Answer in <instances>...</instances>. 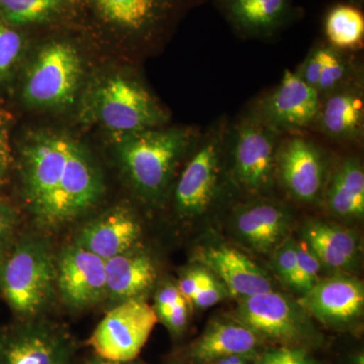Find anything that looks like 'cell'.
Returning <instances> with one entry per match:
<instances>
[{
    "mask_svg": "<svg viewBox=\"0 0 364 364\" xmlns=\"http://www.w3.org/2000/svg\"><path fill=\"white\" fill-rule=\"evenodd\" d=\"M21 196L36 229L44 234L65 229L100 203L104 179L78 143L43 135L21 153Z\"/></svg>",
    "mask_w": 364,
    "mask_h": 364,
    "instance_id": "obj_1",
    "label": "cell"
},
{
    "mask_svg": "<svg viewBox=\"0 0 364 364\" xmlns=\"http://www.w3.org/2000/svg\"><path fill=\"white\" fill-rule=\"evenodd\" d=\"M57 253L42 232L21 229L0 253V299L16 320L47 317L57 294Z\"/></svg>",
    "mask_w": 364,
    "mask_h": 364,
    "instance_id": "obj_2",
    "label": "cell"
},
{
    "mask_svg": "<svg viewBox=\"0 0 364 364\" xmlns=\"http://www.w3.org/2000/svg\"><path fill=\"white\" fill-rule=\"evenodd\" d=\"M193 138L189 130L155 128L122 138L119 159L124 173L140 196L147 200L162 196Z\"/></svg>",
    "mask_w": 364,
    "mask_h": 364,
    "instance_id": "obj_3",
    "label": "cell"
},
{
    "mask_svg": "<svg viewBox=\"0 0 364 364\" xmlns=\"http://www.w3.org/2000/svg\"><path fill=\"white\" fill-rule=\"evenodd\" d=\"M78 350L68 327L48 316L0 326V364H77Z\"/></svg>",
    "mask_w": 364,
    "mask_h": 364,
    "instance_id": "obj_4",
    "label": "cell"
},
{
    "mask_svg": "<svg viewBox=\"0 0 364 364\" xmlns=\"http://www.w3.org/2000/svg\"><path fill=\"white\" fill-rule=\"evenodd\" d=\"M158 321L154 308L144 299L122 301L105 314L85 345L100 358L136 360Z\"/></svg>",
    "mask_w": 364,
    "mask_h": 364,
    "instance_id": "obj_5",
    "label": "cell"
},
{
    "mask_svg": "<svg viewBox=\"0 0 364 364\" xmlns=\"http://www.w3.org/2000/svg\"><path fill=\"white\" fill-rule=\"evenodd\" d=\"M279 134L257 117H246L235 127L231 138L233 176L239 188L260 193L270 188L277 174Z\"/></svg>",
    "mask_w": 364,
    "mask_h": 364,
    "instance_id": "obj_6",
    "label": "cell"
},
{
    "mask_svg": "<svg viewBox=\"0 0 364 364\" xmlns=\"http://www.w3.org/2000/svg\"><path fill=\"white\" fill-rule=\"evenodd\" d=\"M97 105L102 124L123 136L156 128L165 119L150 93L126 78L107 81L98 93Z\"/></svg>",
    "mask_w": 364,
    "mask_h": 364,
    "instance_id": "obj_7",
    "label": "cell"
},
{
    "mask_svg": "<svg viewBox=\"0 0 364 364\" xmlns=\"http://www.w3.org/2000/svg\"><path fill=\"white\" fill-rule=\"evenodd\" d=\"M57 294L73 312L100 305L107 299L105 261L71 243L57 253Z\"/></svg>",
    "mask_w": 364,
    "mask_h": 364,
    "instance_id": "obj_8",
    "label": "cell"
},
{
    "mask_svg": "<svg viewBox=\"0 0 364 364\" xmlns=\"http://www.w3.org/2000/svg\"><path fill=\"white\" fill-rule=\"evenodd\" d=\"M81 76V62L73 47L53 44L41 51L26 78V100L37 107H54L68 102Z\"/></svg>",
    "mask_w": 364,
    "mask_h": 364,
    "instance_id": "obj_9",
    "label": "cell"
},
{
    "mask_svg": "<svg viewBox=\"0 0 364 364\" xmlns=\"http://www.w3.org/2000/svg\"><path fill=\"white\" fill-rule=\"evenodd\" d=\"M320 105L318 91L306 85L296 71L287 69L256 114L277 133L298 132L314 126Z\"/></svg>",
    "mask_w": 364,
    "mask_h": 364,
    "instance_id": "obj_10",
    "label": "cell"
},
{
    "mask_svg": "<svg viewBox=\"0 0 364 364\" xmlns=\"http://www.w3.org/2000/svg\"><path fill=\"white\" fill-rule=\"evenodd\" d=\"M225 136L223 130L213 132L182 172L176 189V205L181 215L203 214L214 200Z\"/></svg>",
    "mask_w": 364,
    "mask_h": 364,
    "instance_id": "obj_11",
    "label": "cell"
},
{
    "mask_svg": "<svg viewBox=\"0 0 364 364\" xmlns=\"http://www.w3.org/2000/svg\"><path fill=\"white\" fill-rule=\"evenodd\" d=\"M237 318L256 335L279 341H296L306 329L305 313L299 304L273 291L241 299Z\"/></svg>",
    "mask_w": 364,
    "mask_h": 364,
    "instance_id": "obj_12",
    "label": "cell"
},
{
    "mask_svg": "<svg viewBox=\"0 0 364 364\" xmlns=\"http://www.w3.org/2000/svg\"><path fill=\"white\" fill-rule=\"evenodd\" d=\"M277 173L294 198L301 202H315L325 186L324 155L309 139L291 136L279 144Z\"/></svg>",
    "mask_w": 364,
    "mask_h": 364,
    "instance_id": "obj_13",
    "label": "cell"
},
{
    "mask_svg": "<svg viewBox=\"0 0 364 364\" xmlns=\"http://www.w3.org/2000/svg\"><path fill=\"white\" fill-rule=\"evenodd\" d=\"M314 126L340 143L358 142L364 132V91L359 76L321 98Z\"/></svg>",
    "mask_w": 364,
    "mask_h": 364,
    "instance_id": "obj_14",
    "label": "cell"
},
{
    "mask_svg": "<svg viewBox=\"0 0 364 364\" xmlns=\"http://www.w3.org/2000/svg\"><path fill=\"white\" fill-rule=\"evenodd\" d=\"M141 233L140 223L133 213L117 207L85 223L72 243L107 261L138 245Z\"/></svg>",
    "mask_w": 364,
    "mask_h": 364,
    "instance_id": "obj_15",
    "label": "cell"
},
{
    "mask_svg": "<svg viewBox=\"0 0 364 364\" xmlns=\"http://www.w3.org/2000/svg\"><path fill=\"white\" fill-rule=\"evenodd\" d=\"M298 304L304 311L323 322H350L363 314V284L358 279L347 277L318 279Z\"/></svg>",
    "mask_w": 364,
    "mask_h": 364,
    "instance_id": "obj_16",
    "label": "cell"
},
{
    "mask_svg": "<svg viewBox=\"0 0 364 364\" xmlns=\"http://www.w3.org/2000/svg\"><path fill=\"white\" fill-rule=\"evenodd\" d=\"M195 260L220 277L228 291L239 299L272 291L267 273L255 262L229 246H208L196 252Z\"/></svg>",
    "mask_w": 364,
    "mask_h": 364,
    "instance_id": "obj_17",
    "label": "cell"
},
{
    "mask_svg": "<svg viewBox=\"0 0 364 364\" xmlns=\"http://www.w3.org/2000/svg\"><path fill=\"white\" fill-rule=\"evenodd\" d=\"M107 299L117 304L143 299L157 279V269L149 254L135 247L105 261Z\"/></svg>",
    "mask_w": 364,
    "mask_h": 364,
    "instance_id": "obj_18",
    "label": "cell"
},
{
    "mask_svg": "<svg viewBox=\"0 0 364 364\" xmlns=\"http://www.w3.org/2000/svg\"><path fill=\"white\" fill-rule=\"evenodd\" d=\"M229 23L248 37H269L294 14V0H217Z\"/></svg>",
    "mask_w": 364,
    "mask_h": 364,
    "instance_id": "obj_19",
    "label": "cell"
},
{
    "mask_svg": "<svg viewBox=\"0 0 364 364\" xmlns=\"http://www.w3.org/2000/svg\"><path fill=\"white\" fill-rule=\"evenodd\" d=\"M287 210L277 203L261 200L239 210L236 227L242 238L260 252H267L282 240L287 228Z\"/></svg>",
    "mask_w": 364,
    "mask_h": 364,
    "instance_id": "obj_20",
    "label": "cell"
},
{
    "mask_svg": "<svg viewBox=\"0 0 364 364\" xmlns=\"http://www.w3.org/2000/svg\"><path fill=\"white\" fill-rule=\"evenodd\" d=\"M257 335L237 323L215 322L191 346L189 356L205 363L229 358L247 355L257 345Z\"/></svg>",
    "mask_w": 364,
    "mask_h": 364,
    "instance_id": "obj_21",
    "label": "cell"
},
{
    "mask_svg": "<svg viewBox=\"0 0 364 364\" xmlns=\"http://www.w3.org/2000/svg\"><path fill=\"white\" fill-rule=\"evenodd\" d=\"M326 202L331 212L340 217H363L364 170L358 158L343 160L333 173L326 191Z\"/></svg>",
    "mask_w": 364,
    "mask_h": 364,
    "instance_id": "obj_22",
    "label": "cell"
},
{
    "mask_svg": "<svg viewBox=\"0 0 364 364\" xmlns=\"http://www.w3.org/2000/svg\"><path fill=\"white\" fill-rule=\"evenodd\" d=\"M309 248L326 267H350L358 255L355 237L346 230L324 222H313L305 230Z\"/></svg>",
    "mask_w": 364,
    "mask_h": 364,
    "instance_id": "obj_23",
    "label": "cell"
},
{
    "mask_svg": "<svg viewBox=\"0 0 364 364\" xmlns=\"http://www.w3.org/2000/svg\"><path fill=\"white\" fill-rule=\"evenodd\" d=\"M328 42L339 51L360 49L364 42V16L353 4H337L330 9L325 20Z\"/></svg>",
    "mask_w": 364,
    "mask_h": 364,
    "instance_id": "obj_24",
    "label": "cell"
},
{
    "mask_svg": "<svg viewBox=\"0 0 364 364\" xmlns=\"http://www.w3.org/2000/svg\"><path fill=\"white\" fill-rule=\"evenodd\" d=\"M355 76L352 62L344 56V53L330 45H324V62L317 86L320 97L337 90Z\"/></svg>",
    "mask_w": 364,
    "mask_h": 364,
    "instance_id": "obj_25",
    "label": "cell"
},
{
    "mask_svg": "<svg viewBox=\"0 0 364 364\" xmlns=\"http://www.w3.org/2000/svg\"><path fill=\"white\" fill-rule=\"evenodd\" d=\"M62 0H0V14L13 23L42 21L61 6Z\"/></svg>",
    "mask_w": 364,
    "mask_h": 364,
    "instance_id": "obj_26",
    "label": "cell"
},
{
    "mask_svg": "<svg viewBox=\"0 0 364 364\" xmlns=\"http://www.w3.org/2000/svg\"><path fill=\"white\" fill-rule=\"evenodd\" d=\"M296 253L298 260L291 287L304 294L310 291L318 282L322 263L306 244H296Z\"/></svg>",
    "mask_w": 364,
    "mask_h": 364,
    "instance_id": "obj_27",
    "label": "cell"
},
{
    "mask_svg": "<svg viewBox=\"0 0 364 364\" xmlns=\"http://www.w3.org/2000/svg\"><path fill=\"white\" fill-rule=\"evenodd\" d=\"M23 39L11 26L0 23V80L9 75L20 58Z\"/></svg>",
    "mask_w": 364,
    "mask_h": 364,
    "instance_id": "obj_28",
    "label": "cell"
},
{
    "mask_svg": "<svg viewBox=\"0 0 364 364\" xmlns=\"http://www.w3.org/2000/svg\"><path fill=\"white\" fill-rule=\"evenodd\" d=\"M23 229V217L18 208L0 198V253Z\"/></svg>",
    "mask_w": 364,
    "mask_h": 364,
    "instance_id": "obj_29",
    "label": "cell"
},
{
    "mask_svg": "<svg viewBox=\"0 0 364 364\" xmlns=\"http://www.w3.org/2000/svg\"><path fill=\"white\" fill-rule=\"evenodd\" d=\"M296 260H298L296 243L293 240L284 241L274 254L273 262H274L275 270L280 279L289 287H293Z\"/></svg>",
    "mask_w": 364,
    "mask_h": 364,
    "instance_id": "obj_30",
    "label": "cell"
},
{
    "mask_svg": "<svg viewBox=\"0 0 364 364\" xmlns=\"http://www.w3.org/2000/svg\"><path fill=\"white\" fill-rule=\"evenodd\" d=\"M323 62H324V45H318L311 50L304 63L296 70V73L301 76L306 85L312 86L316 90L320 81Z\"/></svg>",
    "mask_w": 364,
    "mask_h": 364,
    "instance_id": "obj_31",
    "label": "cell"
},
{
    "mask_svg": "<svg viewBox=\"0 0 364 364\" xmlns=\"http://www.w3.org/2000/svg\"><path fill=\"white\" fill-rule=\"evenodd\" d=\"M182 299H186L182 296L176 284H163L155 294V306H153L156 312L158 320H164L171 312L173 306Z\"/></svg>",
    "mask_w": 364,
    "mask_h": 364,
    "instance_id": "obj_32",
    "label": "cell"
},
{
    "mask_svg": "<svg viewBox=\"0 0 364 364\" xmlns=\"http://www.w3.org/2000/svg\"><path fill=\"white\" fill-rule=\"evenodd\" d=\"M213 275L203 269H193L184 273L177 282V287L184 299L191 301L196 294L212 279Z\"/></svg>",
    "mask_w": 364,
    "mask_h": 364,
    "instance_id": "obj_33",
    "label": "cell"
},
{
    "mask_svg": "<svg viewBox=\"0 0 364 364\" xmlns=\"http://www.w3.org/2000/svg\"><path fill=\"white\" fill-rule=\"evenodd\" d=\"M13 166L11 142H9V128L4 119L0 117V191L6 186L11 176Z\"/></svg>",
    "mask_w": 364,
    "mask_h": 364,
    "instance_id": "obj_34",
    "label": "cell"
},
{
    "mask_svg": "<svg viewBox=\"0 0 364 364\" xmlns=\"http://www.w3.org/2000/svg\"><path fill=\"white\" fill-rule=\"evenodd\" d=\"M223 296H224V291H223L221 284L213 277L196 294V296L191 299V303L195 304L198 308H210V306L219 303L223 299Z\"/></svg>",
    "mask_w": 364,
    "mask_h": 364,
    "instance_id": "obj_35",
    "label": "cell"
},
{
    "mask_svg": "<svg viewBox=\"0 0 364 364\" xmlns=\"http://www.w3.org/2000/svg\"><path fill=\"white\" fill-rule=\"evenodd\" d=\"M188 301L182 299L172 309L171 312L161 322L173 335L181 334L188 325Z\"/></svg>",
    "mask_w": 364,
    "mask_h": 364,
    "instance_id": "obj_36",
    "label": "cell"
},
{
    "mask_svg": "<svg viewBox=\"0 0 364 364\" xmlns=\"http://www.w3.org/2000/svg\"><path fill=\"white\" fill-rule=\"evenodd\" d=\"M284 364H311L305 352L296 349H282Z\"/></svg>",
    "mask_w": 364,
    "mask_h": 364,
    "instance_id": "obj_37",
    "label": "cell"
},
{
    "mask_svg": "<svg viewBox=\"0 0 364 364\" xmlns=\"http://www.w3.org/2000/svg\"><path fill=\"white\" fill-rule=\"evenodd\" d=\"M77 364H140L138 361H127V363H124V361H116L111 360V359H107L104 358H100V356L97 355V354L92 353L90 354V356L83 359V360L77 361Z\"/></svg>",
    "mask_w": 364,
    "mask_h": 364,
    "instance_id": "obj_38",
    "label": "cell"
},
{
    "mask_svg": "<svg viewBox=\"0 0 364 364\" xmlns=\"http://www.w3.org/2000/svg\"><path fill=\"white\" fill-rule=\"evenodd\" d=\"M259 364H284L282 351L277 350L267 353Z\"/></svg>",
    "mask_w": 364,
    "mask_h": 364,
    "instance_id": "obj_39",
    "label": "cell"
},
{
    "mask_svg": "<svg viewBox=\"0 0 364 364\" xmlns=\"http://www.w3.org/2000/svg\"><path fill=\"white\" fill-rule=\"evenodd\" d=\"M217 364H244L242 356L233 355L220 359Z\"/></svg>",
    "mask_w": 364,
    "mask_h": 364,
    "instance_id": "obj_40",
    "label": "cell"
},
{
    "mask_svg": "<svg viewBox=\"0 0 364 364\" xmlns=\"http://www.w3.org/2000/svg\"><path fill=\"white\" fill-rule=\"evenodd\" d=\"M170 364H181V363H170Z\"/></svg>",
    "mask_w": 364,
    "mask_h": 364,
    "instance_id": "obj_41",
    "label": "cell"
},
{
    "mask_svg": "<svg viewBox=\"0 0 364 364\" xmlns=\"http://www.w3.org/2000/svg\"><path fill=\"white\" fill-rule=\"evenodd\" d=\"M356 1H360V0H356Z\"/></svg>",
    "mask_w": 364,
    "mask_h": 364,
    "instance_id": "obj_42",
    "label": "cell"
}]
</instances>
